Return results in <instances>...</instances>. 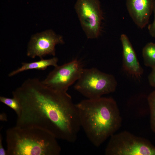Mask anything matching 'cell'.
Listing matches in <instances>:
<instances>
[{
	"mask_svg": "<svg viewBox=\"0 0 155 155\" xmlns=\"http://www.w3.org/2000/svg\"><path fill=\"white\" fill-rule=\"evenodd\" d=\"M21 108L16 126L35 127L57 139L74 142L81 128L76 104L67 92L57 91L37 78H30L13 91Z\"/></svg>",
	"mask_w": 155,
	"mask_h": 155,
	"instance_id": "obj_1",
	"label": "cell"
},
{
	"mask_svg": "<svg viewBox=\"0 0 155 155\" xmlns=\"http://www.w3.org/2000/svg\"><path fill=\"white\" fill-rule=\"evenodd\" d=\"M76 106L81 127L96 147L100 146L121 127L122 119L120 111L112 98H87Z\"/></svg>",
	"mask_w": 155,
	"mask_h": 155,
	"instance_id": "obj_2",
	"label": "cell"
},
{
	"mask_svg": "<svg viewBox=\"0 0 155 155\" xmlns=\"http://www.w3.org/2000/svg\"><path fill=\"white\" fill-rule=\"evenodd\" d=\"M6 140L7 155H59L61 151L55 137L35 127L9 129Z\"/></svg>",
	"mask_w": 155,
	"mask_h": 155,
	"instance_id": "obj_3",
	"label": "cell"
},
{
	"mask_svg": "<svg viewBox=\"0 0 155 155\" xmlns=\"http://www.w3.org/2000/svg\"><path fill=\"white\" fill-rule=\"evenodd\" d=\"M117 85L113 75L92 68H84L74 87L87 99H93L113 92Z\"/></svg>",
	"mask_w": 155,
	"mask_h": 155,
	"instance_id": "obj_4",
	"label": "cell"
},
{
	"mask_svg": "<svg viewBox=\"0 0 155 155\" xmlns=\"http://www.w3.org/2000/svg\"><path fill=\"white\" fill-rule=\"evenodd\" d=\"M106 155H155V146L148 140L126 131L114 134L105 150Z\"/></svg>",
	"mask_w": 155,
	"mask_h": 155,
	"instance_id": "obj_5",
	"label": "cell"
},
{
	"mask_svg": "<svg viewBox=\"0 0 155 155\" xmlns=\"http://www.w3.org/2000/svg\"><path fill=\"white\" fill-rule=\"evenodd\" d=\"M75 9L87 38H97L100 33L102 19L99 0H77Z\"/></svg>",
	"mask_w": 155,
	"mask_h": 155,
	"instance_id": "obj_6",
	"label": "cell"
},
{
	"mask_svg": "<svg viewBox=\"0 0 155 155\" xmlns=\"http://www.w3.org/2000/svg\"><path fill=\"white\" fill-rule=\"evenodd\" d=\"M54 67L42 82L50 88L64 92L78 80L84 69L82 62L77 59Z\"/></svg>",
	"mask_w": 155,
	"mask_h": 155,
	"instance_id": "obj_7",
	"label": "cell"
},
{
	"mask_svg": "<svg viewBox=\"0 0 155 155\" xmlns=\"http://www.w3.org/2000/svg\"><path fill=\"white\" fill-rule=\"evenodd\" d=\"M64 43L62 37L51 30L38 33L32 36L28 44L27 55L32 58L38 57L40 59L47 55L55 56V46Z\"/></svg>",
	"mask_w": 155,
	"mask_h": 155,
	"instance_id": "obj_8",
	"label": "cell"
},
{
	"mask_svg": "<svg viewBox=\"0 0 155 155\" xmlns=\"http://www.w3.org/2000/svg\"><path fill=\"white\" fill-rule=\"evenodd\" d=\"M154 0H126L129 13L135 23L141 29L148 23L153 12Z\"/></svg>",
	"mask_w": 155,
	"mask_h": 155,
	"instance_id": "obj_9",
	"label": "cell"
},
{
	"mask_svg": "<svg viewBox=\"0 0 155 155\" xmlns=\"http://www.w3.org/2000/svg\"><path fill=\"white\" fill-rule=\"evenodd\" d=\"M123 49V67L124 69L132 76L138 78L143 73L135 53L127 36L124 34L120 37Z\"/></svg>",
	"mask_w": 155,
	"mask_h": 155,
	"instance_id": "obj_10",
	"label": "cell"
},
{
	"mask_svg": "<svg viewBox=\"0 0 155 155\" xmlns=\"http://www.w3.org/2000/svg\"><path fill=\"white\" fill-rule=\"evenodd\" d=\"M58 59L53 57L49 59H41L40 60L30 63H22V65L18 69L10 72L8 75L12 77L23 71L30 69H35L44 70L50 66L55 67L58 65Z\"/></svg>",
	"mask_w": 155,
	"mask_h": 155,
	"instance_id": "obj_11",
	"label": "cell"
},
{
	"mask_svg": "<svg viewBox=\"0 0 155 155\" xmlns=\"http://www.w3.org/2000/svg\"><path fill=\"white\" fill-rule=\"evenodd\" d=\"M142 55L145 65L152 69L155 67V43L147 44L143 48Z\"/></svg>",
	"mask_w": 155,
	"mask_h": 155,
	"instance_id": "obj_12",
	"label": "cell"
},
{
	"mask_svg": "<svg viewBox=\"0 0 155 155\" xmlns=\"http://www.w3.org/2000/svg\"><path fill=\"white\" fill-rule=\"evenodd\" d=\"M147 100L150 113V125L155 133V90L148 96Z\"/></svg>",
	"mask_w": 155,
	"mask_h": 155,
	"instance_id": "obj_13",
	"label": "cell"
},
{
	"mask_svg": "<svg viewBox=\"0 0 155 155\" xmlns=\"http://www.w3.org/2000/svg\"><path fill=\"white\" fill-rule=\"evenodd\" d=\"M0 101L14 110L17 116L20 114L21 110V106L18 101L15 98L13 97L11 98L1 96Z\"/></svg>",
	"mask_w": 155,
	"mask_h": 155,
	"instance_id": "obj_14",
	"label": "cell"
},
{
	"mask_svg": "<svg viewBox=\"0 0 155 155\" xmlns=\"http://www.w3.org/2000/svg\"><path fill=\"white\" fill-rule=\"evenodd\" d=\"M153 12L154 14L153 21L148 26V29L150 34L155 38V0H154L153 8Z\"/></svg>",
	"mask_w": 155,
	"mask_h": 155,
	"instance_id": "obj_15",
	"label": "cell"
},
{
	"mask_svg": "<svg viewBox=\"0 0 155 155\" xmlns=\"http://www.w3.org/2000/svg\"><path fill=\"white\" fill-rule=\"evenodd\" d=\"M148 80L150 85L155 88V67L152 69L148 76Z\"/></svg>",
	"mask_w": 155,
	"mask_h": 155,
	"instance_id": "obj_16",
	"label": "cell"
},
{
	"mask_svg": "<svg viewBox=\"0 0 155 155\" xmlns=\"http://www.w3.org/2000/svg\"><path fill=\"white\" fill-rule=\"evenodd\" d=\"M2 137L1 134L0 135V155H7L6 150L3 146L2 144Z\"/></svg>",
	"mask_w": 155,
	"mask_h": 155,
	"instance_id": "obj_17",
	"label": "cell"
}]
</instances>
